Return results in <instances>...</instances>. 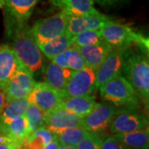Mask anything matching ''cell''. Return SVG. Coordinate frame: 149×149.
I'll return each mask as SVG.
<instances>
[{
	"label": "cell",
	"mask_w": 149,
	"mask_h": 149,
	"mask_svg": "<svg viewBox=\"0 0 149 149\" xmlns=\"http://www.w3.org/2000/svg\"><path fill=\"white\" fill-rule=\"evenodd\" d=\"M72 46L71 37L66 33L53 38L47 42L38 45L41 52L49 60H52L59 54L64 52Z\"/></svg>",
	"instance_id": "44dd1931"
},
{
	"label": "cell",
	"mask_w": 149,
	"mask_h": 149,
	"mask_svg": "<svg viewBox=\"0 0 149 149\" xmlns=\"http://www.w3.org/2000/svg\"><path fill=\"white\" fill-rule=\"evenodd\" d=\"M22 143H7L0 145V149H17Z\"/></svg>",
	"instance_id": "4dcf8cb0"
},
{
	"label": "cell",
	"mask_w": 149,
	"mask_h": 149,
	"mask_svg": "<svg viewBox=\"0 0 149 149\" xmlns=\"http://www.w3.org/2000/svg\"><path fill=\"white\" fill-rule=\"evenodd\" d=\"M104 101L118 109L137 110L139 99L130 83L123 75L109 80L99 89Z\"/></svg>",
	"instance_id": "277c9868"
},
{
	"label": "cell",
	"mask_w": 149,
	"mask_h": 149,
	"mask_svg": "<svg viewBox=\"0 0 149 149\" xmlns=\"http://www.w3.org/2000/svg\"><path fill=\"white\" fill-rule=\"evenodd\" d=\"M43 114L44 113L35 105L30 104V106L28 107L24 116L27 119L30 134L37 131L39 128L45 127L44 120H43Z\"/></svg>",
	"instance_id": "83f0119b"
},
{
	"label": "cell",
	"mask_w": 149,
	"mask_h": 149,
	"mask_svg": "<svg viewBox=\"0 0 149 149\" xmlns=\"http://www.w3.org/2000/svg\"><path fill=\"white\" fill-rule=\"evenodd\" d=\"M95 78L96 70L88 66L74 72L66 85L65 97L91 95L96 91Z\"/></svg>",
	"instance_id": "30bf717a"
},
{
	"label": "cell",
	"mask_w": 149,
	"mask_h": 149,
	"mask_svg": "<svg viewBox=\"0 0 149 149\" xmlns=\"http://www.w3.org/2000/svg\"><path fill=\"white\" fill-rule=\"evenodd\" d=\"M45 82L65 97V90L74 71L64 69L51 61L43 70Z\"/></svg>",
	"instance_id": "9a60e30c"
},
{
	"label": "cell",
	"mask_w": 149,
	"mask_h": 149,
	"mask_svg": "<svg viewBox=\"0 0 149 149\" xmlns=\"http://www.w3.org/2000/svg\"><path fill=\"white\" fill-rule=\"evenodd\" d=\"M147 54L128 52L122 75L132 85L146 107L149 102V62Z\"/></svg>",
	"instance_id": "7a4b0ae2"
},
{
	"label": "cell",
	"mask_w": 149,
	"mask_h": 149,
	"mask_svg": "<svg viewBox=\"0 0 149 149\" xmlns=\"http://www.w3.org/2000/svg\"><path fill=\"white\" fill-rule=\"evenodd\" d=\"M52 61L61 68L69 69L74 72L84 69L86 66L79 49L74 46H71L64 52L59 54Z\"/></svg>",
	"instance_id": "ffe728a7"
},
{
	"label": "cell",
	"mask_w": 149,
	"mask_h": 149,
	"mask_svg": "<svg viewBox=\"0 0 149 149\" xmlns=\"http://www.w3.org/2000/svg\"><path fill=\"white\" fill-rule=\"evenodd\" d=\"M40 0H3L8 16L9 32L27 27V23Z\"/></svg>",
	"instance_id": "8992f818"
},
{
	"label": "cell",
	"mask_w": 149,
	"mask_h": 149,
	"mask_svg": "<svg viewBox=\"0 0 149 149\" xmlns=\"http://www.w3.org/2000/svg\"><path fill=\"white\" fill-rule=\"evenodd\" d=\"M13 34V47L17 62L32 75L43 70L42 53L27 27L17 29Z\"/></svg>",
	"instance_id": "6da1fadb"
},
{
	"label": "cell",
	"mask_w": 149,
	"mask_h": 149,
	"mask_svg": "<svg viewBox=\"0 0 149 149\" xmlns=\"http://www.w3.org/2000/svg\"><path fill=\"white\" fill-rule=\"evenodd\" d=\"M30 104L27 99L13 100L5 104L0 113V123L8 122L24 116Z\"/></svg>",
	"instance_id": "cb8c5ba5"
},
{
	"label": "cell",
	"mask_w": 149,
	"mask_h": 149,
	"mask_svg": "<svg viewBox=\"0 0 149 149\" xmlns=\"http://www.w3.org/2000/svg\"><path fill=\"white\" fill-rule=\"evenodd\" d=\"M18 66L13 49L8 45L0 46V90L3 91Z\"/></svg>",
	"instance_id": "2e32d148"
},
{
	"label": "cell",
	"mask_w": 149,
	"mask_h": 149,
	"mask_svg": "<svg viewBox=\"0 0 149 149\" xmlns=\"http://www.w3.org/2000/svg\"><path fill=\"white\" fill-rule=\"evenodd\" d=\"M65 97L55 91L46 82L37 83L33 91L27 97L31 104L40 109L43 113L53 110L61 106Z\"/></svg>",
	"instance_id": "8fae6325"
},
{
	"label": "cell",
	"mask_w": 149,
	"mask_h": 149,
	"mask_svg": "<svg viewBox=\"0 0 149 149\" xmlns=\"http://www.w3.org/2000/svg\"><path fill=\"white\" fill-rule=\"evenodd\" d=\"M94 1H96L99 4L102 6H106L111 4L114 0H94Z\"/></svg>",
	"instance_id": "e575fe53"
},
{
	"label": "cell",
	"mask_w": 149,
	"mask_h": 149,
	"mask_svg": "<svg viewBox=\"0 0 149 149\" xmlns=\"http://www.w3.org/2000/svg\"><path fill=\"white\" fill-rule=\"evenodd\" d=\"M128 49H113L96 70L95 90L118 75H122L123 66L128 54Z\"/></svg>",
	"instance_id": "52a82bcc"
},
{
	"label": "cell",
	"mask_w": 149,
	"mask_h": 149,
	"mask_svg": "<svg viewBox=\"0 0 149 149\" xmlns=\"http://www.w3.org/2000/svg\"><path fill=\"white\" fill-rule=\"evenodd\" d=\"M59 146L58 142L56 141V140H54L53 142H52L50 144H48L47 146L44 149H57Z\"/></svg>",
	"instance_id": "836d02e7"
},
{
	"label": "cell",
	"mask_w": 149,
	"mask_h": 149,
	"mask_svg": "<svg viewBox=\"0 0 149 149\" xmlns=\"http://www.w3.org/2000/svg\"><path fill=\"white\" fill-rule=\"evenodd\" d=\"M12 142H13V141L8 139L5 134L2 132V130L0 129V145L7 143H12ZM13 143H14V142H13Z\"/></svg>",
	"instance_id": "1f68e13d"
},
{
	"label": "cell",
	"mask_w": 149,
	"mask_h": 149,
	"mask_svg": "<svg viewBox=\"0 0 149 149\" xmlns=\"http://www.w3.org/2000/svg\"><path fill=\"white\" fill-rule=\"evenodd\" d=\"M100 32L103 41L113 49H128L137 45L143 53H148V38L126 24L113 21L100 29Z\"/></svg>",
	"instance_id": "3957f363"
},
{
	"label": "cell",
	"mask_w": 149,
	"mask_h": 149,
	"mask_svg": "<svg viewBox=\"0 0 149 149\" xmlns=\"http://www.w3.org/2000/svg\"><path fill=\"white\" fill-rule=\"evenodd\" d=\"M44 126L54 134L70 128H83V119L61 107L44 113Z\"/></svg>",
	"instance_id": "7c38bea8"
},
{
	"label": "cell",
	"mask_w": 149,
	"mask_h": 149,
	"mask_svg": "<svg viewBox=\"0 0 149 149\" xmlns=\"http://www.w3.org/2000/svg\"><path fill=\"white\" fill-rule=\"evenodd\" d=\"M3 6V0H0V8H2Z\"/></svg>",
	"instance_id": "74e56055"
},
{
	"label": "cell",
	"mask_w": 149,
	"mask_h": 149,
	"mask_svg": "<svg viewBox=\"0 0 149 149\" xmlns=\"http://www.w3.org/2000/svg\"><path fill=\"white\" fill-rule=\"evenodd\" d=\"M6 104V99L5 95H4V93L2 90H0V113L3 110V107Z\"/></svg>",
	"instance_id": "d6a6232c"
},
{
	"label": "cell",
	"mask_w": 149,
	"mask_h": 149,
	"mask_svg": "<svg viewBox=\"0 0 149 149\" xmlns=\"http://www.w3.org/2000/svg\"><path fill=\"white\" fill-rule=\"evenodd\" d=\"M114 137L130 149L149 148V130L146 128L143 130L123 134H116Z\"/></svg>",
	"instance_id": "7402d4cb"
},
{
	"label": "cell",
	"mask_w": 149,
	"mask_h": 149,
	"mask_svg": "<svg viewBox=\"0 0 149 149\" xmlns=\"http://www.w3.org/2000/svg\"><path fill=\"white\" fill-rule=\"evenodd\" d=\"M148 120L137 110L121 109L109 125L110 133L116 134L129 133L148 128Z\"/></svg>",
	"instance_id": "9c48e42d"
},
{
	"label": "cell",
	"mask_w": 149,
	"mask_h": 149,
	"mask_svg": "<svg viewBox=\"0 0 149 149\" xmlns=\"http://www.w3.org/2000/svg\"><path fill=\"white\" fill-rule=\"evenodd\" d=\"M71 41L72 46L77 48L91 47L104 42L100 30L81 32L71 37Z\"/></svg>",
	"instance_id": "484cf974"
},
{
	"label": "cell",
	"mask_w": 149,
	"mask_h": 149,
	"mask_svg": "<svg viewBox=\"0 0 149 149\" xmlns=\"http://www.w3.org/2000/svg\"><path fill=\"white\" fill-rule=\"evenodd\" d=\"M11 80H13L20 88L27 92L29 95L33 91L35 85L37 84V82L33 78V75L27 70L20 65L19 63Z\"/></svg>",
	"instance_id": "4316f807"
},
{
	"label": "cell",
	"mask_w": 149,
	"mask_h": 149,
	"mask_svg": "<svg viewBox=\"0 0 149 149\" xmlns=\"http://www.w3.org/2000/svg\"><path fill=\"white\" fill-rule=\"evenodd\" d=\"M69 18L65 13L59 12L35 22L29 32L37 45L42 44L65 33Z\"/></svg>",
	"instance_id": "5b68a950"
},
{
	"label": "cell",
	"mask_w": 149,
	"mask_h": 149,
	"mask_svg": "<svg viewBox=\"0 0 149 149\" xmlns=\"http://www.w3.org/2000/svg\"><path fill=\"white\" fill-rule=\"evenodd\" d=\"M86 66L97 70L103 63L113 48L104 42L97 45L78 48Z\"/></svg>",
	"instance_id": "ac0fdd59"
},
{
	"label": "cell",
	"mask_w": 149,
	"mask_h": 149,
	"mask_svg": "<svg viewBox=\"0 0 149 149\" xmlns=\"http://www.w3.org/2000/svg\"><path fill=\"white\" fill-rule=\"evenodd\" d=\"M113 20L100 12L81 17H70L65 33L70 37L87 31L100 30Z\"/></svg>",
	"instance_id": "4fadbf2b"
},
{
	"label": "cell",
	"mask_w": 149,
	"mask_h": 149,
	"mask_svg": "<svg viewBox=\"0 0 149 149\" xmlns=\"http://www.w3.org/2000/svg\"><path fill=\"white\" fill-rule=\"evenodd\" d=\"M56 139V134L52 133L47 128L42 127L31 133L22 144L25 149H44Z\"/></svg>",
	"instance_id": "603a6c76"
},
{
	"label": "cell",
	"mask_w": 149,
	"mask_h": 149,
	"mask_svg": "<svg viewBox=\"0 0 149 149\" xmlns=\"http://www.w3.org/2000/svg\"><path fill=\"white\" fill-rule=\"evenodd\" d=\"M55 7L69 17H81L98 13L94 0H49Z\"/></svg>",
	"instance_id": "5bb4252c"
},
{
	"label": "cell",
	"mask_w": 149,
	"mask_h": 149,
	"mask_svg": "<svg viewBox=\"0 0 149 149\" xmlns=\"http://www.w3.org/2000/svg\"><path fill=\"white\" fill-rule=\"evenodd\" d=\"M104 136L103 133H91L75 148L76 149H100Z\"/></svg>",
	"instance_id": "f1b7e54d"
},
{
	"label": "cell",
	"mask_w": 149,
	"mask_h": 149,
	"mask_svg": "<svg viewBox=\"0 0 149 149\" xmlns=\"http://www.w3.org/2000/svg\"><path fill=\"white\" fill-rule=\"evenodd\" d=\"M0 129L10 140L17 143H22L30 134L25 116L0 123Z\"/></svg>",
	"instance_id": "d6986e66"
},
{
	"label": "cell",
	"mask_w": 149,
	"mask_h": 149,
	"mask_svg": "<svg viewBox=\"0 0 149 149\" xmlns=\"http://www.w3.org/2000/svg\"><path fill=\"white\" fill-rule=\"evenodd\" d=\"M121 109L111 104L97 103L83 119V128L92 133H103L109 128L113 118Z\"/></svg>",
	"instance_id": "ba28073f"
},
{
	"label": "cell",
	"mask_w": 149,
	"mask_h": 149,
	"mask_svg": "<svg viewBox=\"0 0 149 149\" xmlns=\"http://www.w3.org/2000/svg\"><path fill=\"white\" fill-rule=\"evenodd\" d=\"M97 102L94 95L66 97L61 104V108L72 113L78 117L84 118L95 108Z\"/></svg>",
	"instance_id": "e0dca14e"
},
{
	"label": "cell",
	"mask_w": 149,
	"mask_h": 149,
	"mask_svg": "<svg viewBox=\"0 0 149 149\" xmlns=\"http://www.w3.org/2000/svg\"><path fill=\"white\" fill-rule=\"evenodd\" d=\"M100 149H130L118 140L114 136L104 138Z\"/></svg>",
	"instance_id": "f546056e"
},
{
	"label": "cell",
	"mask_w": 149,
	"mask_h": 149,
	"mask_svg": "<svg viewBox=\"0 0 149 149\" xmlns=\"http://www.w3.org/2000/svg\"><path fill=\"white\" fill-rule=\"evenodd\" d=\"M17 149H25V148H24L23 144L22 143L21 145H20V146H19V147H18V148H17Z\"/></svg>",
	"instance_id": "8d00e7d4"
},
{
	"label": "cell",
	"mask_w": 149,
	"mask_h": 149,
	"mask_svg": "<svg viewBox=\"0 0 149 149\" xmlns=\"http://www.w3.org/2000/svg\"><path fill=\"white\" fill-rule=\"evenodd\" d=\"M90 133L83 128H70L62 130L56 135L59 145L76 147Z\"/></svg>",
	"instance_id": "d4e9b609"
},
{
	"label": "cell",
	"mask_w": 149,
	"mask_h": 149,
	"mask_svg": "<svg viewBox=\"0 0 149 149\" xmlns=\"http://www.w3.org/2000/svg\"><path fill=\"white\" fill-rule=\"evenodd\" d=\"M57 149H76L75 147H71V146H61L59 145Z\"/></svg>",
	"instance_id": "d590c367"
}]
</instances>
